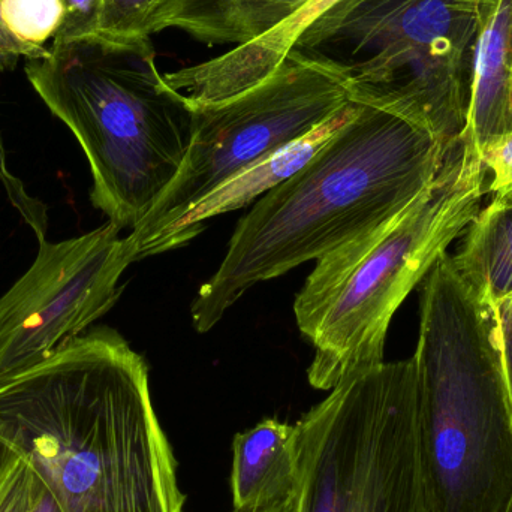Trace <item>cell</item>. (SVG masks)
<instances>
[{"instance_id":"e0dca14e","label":"cell","mask_w":512,"mask_h":512,"mask_svg":"<svg viewBox=\"0 0 512 512\" xmlns=\"http://www.w3.org/2000/svg\"><path fill=\"white\" fill-rule=\"evenodd\" d=\"M0 17L18 41L45 47L62 26L65 8L62 0H0Z\"/></svg>"},{"instance_id":"484cf974","label":"cell","mask_w":512,"mask_h":512,"mask_svg":"<svg viewBox=\"0 0 512 512\" xmlns=\"http://www.w3.org/2000/svg\"><path fill=\"white\" fill-rule=\"evenodd\" d=\"M231 512H245V511H231ZM254 512H295L294 499L285 502V504L277 505V507L268 508V510L254 511Z\"/></svg>"},{"instance_id":"603a6c76","label":"cell","mask_w":512,"mask_h":512,"mask_svg":"<svg viewBox=\"0 0 512 512\" xmlns=\"http://www.w3.org/2000/svg\"><path fill=\"white\" fill-rule=\"evenodd\" d=\"M50 53L48 47H32L12 36L0 21V71L14 69L20 59H41Z\"/></svg>"},{"instance_id":"8992f818","label":"cell","mask_w":512,"mask_h":512,"mask_svg":"<svg viewBox=\"0 0 512 512\" xmlns=\"http://www.w3.org/2000/svg\"><path fill=\"white\" fill-rule=\"evenodd\" d=\"M489 0H339L294 48L337 63L351 101L448 144L466 125L475 42Z\"/></svg>"},{"instance_id":"30bf717a","label":"cell","mask_w":512,"mask_h":512,"mask_svg":"<svg viewBox=\"0 0 512 512\" xmlns=\"http://www.w3.org/2000/svg\"><path fill=\"white\" fill-rule=\"evenodd\" d=\"M358 110L360 104L351 102L327 122L313 129L306 137L276 150L231 179L225 180L222 185L185 210L179 218L134 246L137 261L188 245L206 230V222L210 219L236 212L264 197L267 192L294 176L303 165H306L310 158L357 114Z\"/></svg>"},{"instance_id":"6da1fadb","label":"cell","mask_w":512,"mask_h":512,"mask_svg":"<svg viewBox=\"0 0 512 512\" xmlns=\"http://www.w3.org/2000/svg\"><path fill=\"white\" fill-rule=\"evenodd\" d=\"M0 438L63 512H185L149 367L111 328L0 372Z\"/></svg>"},{"instance_id":"ac0fdd59","label":"cell","mask_w":512,"mask_h":512,"mask_svg":"<svg viewBox=\"0 0 512 512\" xmlns=\"http://www.w3.org/2000/svg\"><path fill=\"white\" fill-rule=\"evenodd\" d=\"M102 0H62L65 18L51 45L69 44L92 38Z\"/></svg>"},{"instance_id":"ba28073f","label":"cell","mask_w":512,"mask_h":512,"mask_svg":"<svg viewBox=\"0 0 512 512\" xmlns=\"http://www.w3.org/2000/svg\"><path fill=\"white\" fill-rule=\"evenodd\" d=\"M351 77L337 63L292 48L276 71L218 104L192 107L179 173L128 236L132 248L276 150L306 137L351 104Z\"/></svg>"},{"instance_id":"d6986e66","label":"cell","mask_w":512,"mask_h":512,"mask_svg":"<svg viewBox=\"0 0 512 512\" xmlns=\"http://www.w3.org/2000/svg\"><path fill=\"white\" fill-rule=\"evenodd\" d=\"M36 474L29 463L18 459L0 486V512H32Z\"/></svg>"},{"instance_id":"d4e9b609","label":"cell","mask_w":512,"mask_h":512,"mask_svg":"<svg viewBox=\"0 0 512 512\" xmlns=\"http://www.w3.org/2000/svg\"><path fill=\"white\" fill-rule=\"evenodd\" d=\"M20 456L15 453V450H12L2 438H0V486H2L3 481L8 477L11 469L14 468L15 463L18 462Z\"/></svg>"},{"instance_id":"9a60e30c","label":"cell","mask_w":512,"mask_h":512,"mask_svg":"<svg viewBox=\"0 0 512 512\" xmlns=\"http://www.w3.org/2000/svg\"><path fill=\"white\" fill-rule=\"evenodd\" d=\"M462 248L453 258L463 282L484 303L496 306L512 295V200L493 194L466 228Z\"/></svg>"},{"instance_id":"5b68a950","label":"cell","mask_w":512,"mask_h":512,"mask_svg":"<svg viewBox=\"0 0 512 512\" xmlns=\"http://www.w3.org/2000/svg\"><path fill=\"white\" fill-rule=\"evenodd\" d=\"M48 48L26 60L27 80L83 147L93 206L120 230H134L179 173L194 110L159 71L152 38Z\"/></svg>"},{"instance_id":"2e32d148","label":"cell","mask_w":512,"mask_h":512,"mask_svg":"<svg viewBox=\"0 0 512 512\" xmlns=\"http://www.w3.org/2000/svg\"><path fill=\"white\" fill-rule=\"evenodd\" d=\"M171 0H102L92 38L110 44H131L161 32Z\"/></svg>"},{"instance_id":"83f0119b","label":"cell","mask_w":512,"mask_h":512,"mask_svg":"<svg viewBox=\"0 0 512 512\" xmlns=\"http://www.w3.org/2000/svg\"><path fill=\"white\" fill-rule=\"evenodd\" d=\"M0 21H2V17H0Z\"/></svg>"},{"instance_id":"4fadbf2b","label":"cell","mask_w":512,"mask_h":512,"mask_svg":"<svg viewBox=\"0 0 512 512\" xmlns=\"http://www.w3.org/2000/svg\"><path fill=\"white\" fill-rule=\"evenodd\" d=\"M295 424L265 418L233 439V510H268L294 499L298 486Z\"/></svg>"},{"instance_id":"5bb4252c","label":"cell","mask_w":512,"mask_h":512,"mask_svg":"<svg viewBox=\"0 0 512 512\" xmlns=\"http://www.w3.org/2000/svg\"><path fill=\"white\" fill-rule=\"evenodd\" d=\"M309 0H171L161 32L177 29L201 44H251L288 20Z\"/></svg>"},{"instance_id":"3957f363","label":"cell","mask_w":512,"mask_h":512,"mask_svg":"<svg viewBox=\"0 0 512 512\" xmlns=\"http://www.w3.org/2000/svg\"><path fill=\"white\" fill-rule=\"evenodd\" d=\"M487 183L483 158L459 137L408 209L316 261L294 301L298 330L315 351L313 388L331 391L384 363L391 319L478 215Z\"/></svg>"},{"instance_id":"44dd1931","label":"cell","mask_w":512,"mask_h":512,"mask_svg":"<svg viewBox=\"0 0 512 512\" xmlns=\"http://www.w3.org/2000/svg\"><path fill=\"white\" fill-rule=\"evenodd\" d=\"M483 162L489 171L487 194H496L512 185V134L496 141L486 150Z\"/></svg>"},{"instance_id":"9c48e42d","label":"cell","mask_w":512,"mask_h":512,"mask_svg":"<svg viewBox=\"0 0 512 512\" xmlns=\"http://www.w3.org/2000/svg\"><path fill=\"white\" fill-rule=\"evenodd\" d=\"M120 231L107 222L75 239L39 240L35 262L0 297V372L38 363L113 309L137 261Z\"/></svg>"},{"instance_id":"8fae6325","label":"cell","mask_w":512,"mask_h":512,"mask_svg":"<svg viewBox=\"0 0 512 512\" xmlns=\"http://www.w3.org/2000/svg\"><path fill=\"white\" fill-rule=\"evenodd\" d=\"M339 0H309L282 24L251 44L234 47L222 56L179 71L167 72L168 86L194 107L234 98L270 77L298 36Z\"/></svg>"},{"instance_id":"52a82bcc","label":"cell","mask_w":512,"mask_h":512,"mask_svg":"<svg viewBox=\"0 0 512 512\" xmlns=\"http://www.w3.org/2000/svg\"><path fill=\"white\" fill-rule=\"evenodd\" d=\"M295 427V512H435L414 357L346 379Z\"/></svg>"},{"instance_id":"ffe728a7","label":"cell","mask_w":512,"mask_h":512,"mask_svg":"<svg viewBox=\"0 0 512 512\" xmlns=\"http://www.w3.org/2000/svg\"><path fill=\"white\" fill-rule=\"evenodd\" d=\"M0 180L11 198L15 209L23 215L24 221L35 230L38 240H44L45 230H47V215H45V207L38 200H33L24 191L23 183L15 179L9 173L8 165H6V152L3 146L2 135H0Z\"/></svg>"},{"instance_id":"4316f807","label":"cell","mask_w":512,"mask_h":512,"mask_svg":"<svg viewBox=\"0 0 512 512\" xmlns=\"http://www.w3.org/2000/svg\"><path fill=\"white\" fill-rule=\"evenodd\" d=\"M505 512H512V496H511L510 504H508L507 511H505Z\"/></svg>"},{"instance_id":"cb8c5ba5","label":"cell","mask_w":512,"mask_h":512,"mask_svg":"<svg viewBox=\"0 0 512 512\" xmlns=\"http://www.w3.org/2000/svg\"><path fill=\"white\" fill-rule=\"evenodd\" d=\"M32 512H63L54 499L53 493L39 480L38 475H36V493Z\"/></svg>"},{"instance_id":"7402d4cb","label":"cell","mask_w":512,"mask_h":512,"mask_svg":"<svg viewBox=\"0 0 512 512\" xmlns=\"http://www.w3.org/2000/svg\"><path fill=\"white\" fill-rule=\"evenodd\" d=\"M496 322V339L501 354L502 372L507 387L512 414V295L493 306Z\"/></svg>"},{"instance_id":"7a4b0ae2","label":"cell","mask_w":512,"mask_h":512,"mask_svg":"<svg viewBox=\"0 0 512 512\" xmlns=\"http://www.w3.org/2000/svg\"><path fill=\"white\" fill-rule=\"evenodd\" d=\"M451 143L360 104L306 165L240 219L221 265L192 301L195 330L209 333L258 283L396 218L438 176Z\"/></svg>"},{"instance_id":"7c38bea8","label":"cell","mask_w":512,"mask_h":512,"mask_svg":"<svg viewBox=\"0 0 512 512\" xmlns=\"http://www.w3.org/2000/svg\"><path fill=\"white\" fill-rule=\"evenodd\" d=\"M512 134V0H489L475 42L471 98L460 140L483 158Z\"/></svg>"},{"instance_id":"277c9868","label":"cell","mask_w":512,"mask_h":512,"mask_svg":"<svg viewBox=\"0 0 512 512\" xmlns=\"http://www.w3.org/2000/svg\"><path fill=\"white\" fill-rule=\"evenodd\" d=\"M417 369L421 451L435 512H505L512 414L493 307L444 254L421 282Z\"/></svg>"}]
</instances>
